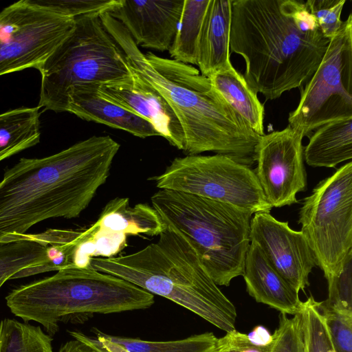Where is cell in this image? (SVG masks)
Listing matches in <instances>:
<instances>
[{
  "label": "cell",
  "mask_w": 352,
  "mask_h": 352,
  "mask_svg": "<svg viewBox=\"0 0 352 352\" xmlns=\"http://www.w3.org/2000/svg\"><path fill=\"white\" fill-rule=\"evenodd\" d=\"M330 39L302 0H232L230 51L245 60L243 76L266 100L302 87Z\"/></svg>",
  "instance_id": "cell-1"
},
{
  "label": "cell",
  "mask_w": 352,
  "mask_h": 352,
  "mask_svg": "<svg viewBox=\"0 0 352 352\" xmlns=\"http://www.w3.org/2000/svg\"><path fill=\"white\" fill-rule=\"evenodd\" d=\"M120 144L91 136L42 158H21L0 182V239L54 217H77L109 175Z\"/></svg>",
  "instance_id": "cell-2"
},
{
  "label": "cell",
  "mask_w": 352,
  "mask_h": 352,
  "mask_svg": "<svg viewBox=\"0 0 352 352\" xmlns=\"http://www.w3.org/2000/svg\"><path fill=\"white\" fill-rule=\"evenodd\" d=\"M100 19L122 50L131 70L153 86L171 107L183 130L186 155L212 151L237 160L246 152L254 131L208 78L191 65L151 52L144 54L109 13Z\"/></svg>",
  "instance_id": "cell-3"
},
{
  "label": "cell",
  "mask_w": 352,
  "mask_h": 352,
  "mask_svg": "<svg viewBox=\"0 0 352 352\" xmlns=\"http://www.w3.org/2000/svg\"><path fill=\"white\" fill-rule=\"evenodd\" d=\"M90 267L168 298L226 333L235 330L234 305L210 276L187 237L170 225L157 242L124 256L92 258Z\"/></svg>",
  "instance_id": "cell-4"
},
{
  "label": "cell",
  "mask_w": 352,
  "mask_h": 352,
  "mask_svg": "<svg viewBox=\"0 0 352 352\" xmlns=\"http://www.w3.org/2000/svg\"><path fill=\"white\" fill-rule=\"evenodd\" d=\"M10 311L34 321L53 336L59 322H79L94 314L144 309L153 294L119 277L89 268H68L13 289L6 296Z\"/></svg>",
  "instance_id": "cell-5"
},
{
  "label": "cell",
  "mask_w": 352,
  "mask_h": 352,
  "mask_svg": "<svg viewBox=\"0 0 352 352\" xmlns=\"http://www.w3.org/2000/svg\"><path fill=\"white\" fill-rule=\"evenodd\" d=\"M151 199L163 222L187 237L217 285L243 276L252 213L172 190L160 189Z\"/></svg>",
  "instance_id": "cell-6"
},
{
  "label": "cell",
  "mask_w": 352,
  "mask_h": 352,
  "mask_svg": "<svg viewBox=\"0 0 352 352\" xmlns=\"http://www.w3.org/2000/svg\"><path fill=\"white\" fill-rule=\"evenodd\" d=\"M72 33L37 69L41 75L38 107L65 112L73 86L129 80L133 72L124 54L98 15L74 18Z\"/></svg>",
  "instance_id": "cell-7"
},
{
  "label": "cell",
  "mask_w": 352,
  "mask_h": 352,
  "mask_svg": "<svg viewBox=\"0 0 352 352\" xmlns=\"http://www.w3.org/2000/svg\"><path fill=\"white\" fill-rule=\"evenodd\" d=\"M298 224L327 283L352 252V162L320 182L303 199Z\"/></svg>",
  "instance_id": "cell-8"
},
{
  "label": "cell",
  "mask_w": 352,
  "mask_h": 352,
  "mask_svg": "<svg viewBox=\"0 0 352 352\" xmlns=\"http://www.w3.org/2000/svg\"><path fill=\"white\" fill-rule=\"evenodd\" d=\"M151 179L159 189L200 196L252 214L272 208L254 170L221 155L176 157Z\"/></svg>",
  "instance_id": "cell-9"
},
{
  "label": "cell",
  "mask_w": 352,
  "mask_h": 352,
  "mask_svg": "<svg viewBox=\"0 0 352 352\" xmlns=\"http://www.w3.org/2000/svg\"><path fill=\"white\" fill-rule=\"evenodd\" d=\"M289 126L310 136L320 126L352 118V13L329 43L317 70L300 89Z\"/></svg>",
  "instance_id": "cell-10"
},
{
  "label": "cell",
  "mask_w": 352,
  "mask_h": 352,
  "mask_svg": "<svg viewBox=\"0 0 352 352\" xmlns=\"http://www.w3.org/2000/svg\"><path fill=\"white\" fill-rule=\"evenodd\" d=\"M74 18L34 0H21L0 12V76L39 66L72 33Z\"/></svg>",
  "instance_id": "cell-11"
},
{
  "label": "cell",
  "mask_w": 352,
  "mask_h": 352,
  "mask_svg": "<svg viewBox=\"0 0 352 352\" xmlns=\"http://www.w3.org/2000/svg\"><path fill=\"white\" fill-rule=\"evenodd\" d=\"M303 138L288 126L265 134L256 144L254 171L272 208L297 203L296 195L306 189Z\"/></svg>",
  "instance_id": "cell-12"
},
{
  "label": "cell",
  "mask_w": 352,
  "mask_h": 352,
  "mask_svg": "<svg viewBox=\"0 0 352 352\" xmlns=\"http://www.w3.org/2000/svg\"><path fill=\"white\" fill-rule=\"evenodd\" d=\"M250 239L256 244L273 267L298 292L309 286V276L317 266L314 255L300 231L289 228L270 212L254 213Z\"/></svg>",
  "instance_id": "cell-13"
},
{
  "label": "cell",
  "mask_w": 352,
  "mask_h": 352,
  "mask_svg": "<svg viewBox=\"0 0 352 352\" xmlns=\"http://www.w3.org/2000/svg\"><path fill=\"white\" fill-rule=\"evenodd\" d=\"M184 0H118L107 12L139 47L168 51L179 23Z\"/></svg>",
  "instance_id": "cell-14"
},
{
  "label": "cell",
  "mask_w": 352,
  "mask_h": 352,
  "mask_svg": "<svg viewBox=\"0 0 352 352\" xmlns=\"http://www.w3.org/2000/svg\"><path fill=\"white\" fill-rule=\"evenodd\" d=\"M131 78L106 85L100 89L109 98L149 122L172 146L183 151L182 126L166 100L133 71Z\"/></svg>",
  "instance_id": "cell-15"
},
{
  "label": "cell",
  "mask_w": 352,
  "mask_h": 352,
  "mask_svg": "<svg viewBox=\"0 0 352 352\" xmlns=\"http://www.w3.org/2000/svg\"><path fill=\"white\" fill-rule=\"evenodd\" d=\"M67 112L90 122L123 130L136 137L160 136L146 120L109 98L96 83L72 87L67 94Z\"/></svg>",
  "instance_id": "cell-16"
},
{
  "label": "cell",
  "mask_w": 352,
  "mask_h": 352,
  "mask_svg": "<svg viewBox=\"0 0 352 352\" xmlns=\"http://www.w3.org/2000/svg\"><path fill=\"white\" fill-rule=\"evenodd\" d=\"M243 276L247 292L256 302L286 314L301 312L303 302L298 292L273 267L254 243H250Z\"/></svg>",
  "instance_id": "cell-17"
},
{
  "label": "cell",
  "mask_w": 352,
  "mask_h": 352,
  "mask_svg": "<svg viewBox=\"0 0 352 352\" xmlns=\"http://www.w3.org/2000/svg\"><path fill=\"white\" fill-rule=\"evenodd\" d=\"M232 0H210L197 48V66L201 74L210 78L232 67L230 33Z\"/></svg>",
  "instance_id": "cell-18"
},
{
  "label": "cell",
  "mask_w": 352,
  "mask_h": 352,
  "mask_svg": "<svg viewBox=\"0 0 352 352\" xmlns=\"http://www.w3.org/2000/svg\"><path fill=\"white\" fill-rule=\"evenodd\" d=\"M100 230L126 235H160L166 228L156 210L146 204L130 206L126 197L109 201L94 223Z\"/></svg>",
  "instance_id": "cell-19"
},
{
  "label": "cell",
  "mask_w": 352,
  "mask_h": 352,
  "mask_svg": "<svg viewBox=\"0 0 352 352\" xmlns=\"http://www.w3.org/2000/svg\"><path fill=\"white\" fill-rule=\"evenodd\" d=\"M304 160L313 167L334 168L352 158V118L327 122L315 130L304 147Z\"/></svg>",
  "instance_id": "cell-20"
},
{
  "label": "cell",
  "mask_w": 352,
  "mask_h": 352,
  "mask_svg": "<svg viewBox=\"0 0 352 352\" xmlns=\"http://www.w3.org/2000/svg\"><path fill=\"white\" fill-rule=\"evenodd\" d=\"M212 87L260 136L265 135V107L243 75L232 66L208 78Z\"/></svg>",
  "instance_id": "cell-21"
},
{
  "label": "cell",
  "mask_w": 352,
  "mask_h": 352,
  "mask_svg": "<svg viewBox=\"0 0 352 352\" xmlns=\"http://www.w3.org/2000/svg\"><path fill=\"white\" fill-rule=\"evenodd\" d=\"M96 340L106 352H214L221 344L213 333L206 332L182 340L148 341L113 336L95 330Z\"/></svg>",
  "instance_id": "cell-22"
},
{
  "label": "cell",
  "mask_w": 352,
  "mask_h": 352,
  "mask_svg": "<svg viewBox=\"0 0 352 352\" xmlns=\"http://www.w3.org/2000/svg\"><path fill=\"white\" fill-rule=\"evenodd\" d=\"M40 107H21L0 113V162L40 141Z\"/></svg>",
  "instance_id": "cell-23"
},
{
  "label": "cell",
  "mask_w": 352,
  "mask_h": 352,
  "mask_svg": "<svg viewBox=\"0 0 352 352\" xmlns=\"http://www.w3.org/2000/svg\"><path fill=\"white\" fill-rule=\"evenodd\" d=\"M45 246L32 234L4 236L0 239V288L18 272L43 264Z\"/></svg>",
  "instance_id": "cell-24"
},
{
  "label": "cell",
  "mask_w": 352,
  "mask_h": 352,
  "mask_svg": "<svg viewBox=\"0 0 352 352\" xmlns=\"http://www.w3.org/2000/svg\"><path fill=\"white\" fill-rule=\"evenodd\" d=\"M210 0H184L176 34L168 50L171 59L197 65L201 31Z\"/></svg>",
  "instance_id": "cell-25"
},
{
  "label": "cell",
  "mask_w": 352,
  "mask_h": 352,
  "mask_svg": "<svg viewBox=\"0 0 352 352\" xmlns=\"http://www.w3.org/2000/svg\"><path fill=\"white\" fill-rule=\"evenodd\" d=\"M52 342L40 326L10 318L0 321V352H54Z\"/></svg>",
  "instance_id": "cell-26"
},
{
  "label": "cell",
  "mask_w": 352,
  "mask_h": 352,
  "mask_svg": "<svg viewBox=\"0 0 352 352\" xmlns=\"http://www.w3.org/2000/svg\"><path fill=\"white\" fill-rule=\"evenodd\" d=\"M94 231L84 238L76 247L74 268H89L93 256L111 258L116 255L126 245V235L98 229L95 223Z\"/></svg>",
  "instance_id": "cell-27"
},
{
  "label": "cell",
  "mask_w": 352,
  "mask_h": 352,
  "mask_svg": "<svg viewBox=\"0 0 352 352\" xmlns=\"http://www.w3.org/2000/svg\"><path fill=\"white\" fill-rule=\"evenodd\" d=\"M306 352H336L319 302L310 296L300 313Z\"/></svg>",
  "instance_id": "cell-28"
},
{
  "label": "cell",
  "mask_w": 352,
  "mask_h": 352,
  "mask_svg": "<svg viewBox=\"0 0 352 352\" xmlns=\"http://www.w3.org/2000/svg\"><path fill=\"white\" fill-rule=\"evenodd\" d=\"M336 352H352V313L335 309L319 302Z\"/></svg>",
  "instance_id": "cell-29"
},
{
  "label": "cell",
  "mask_w": 352,
  "mask_h": 352,
  "mask_svg": "<svg viewBox=\"0 0 352 352\" xmlns=\"http://www.w3.org/2000/svg\"><path fill=\"white\" fill-rule=\"evenodd\" d=\"M268 352H306L300 314L289 318L280 313Z\"/></svg>",
  "instance_id": "cell-30"
},
{
  "label": "cell",
  "mask_w": 352,
  "mask_h": 352,
  "mask_svg": "<svg viewBox=\"0 0 352 352\" xmlns=\"http://www.w3.org/2000/svg\"><path fill=\"white\" fill-rule=\"evenodd\" d=\"M345 0H307L306 6L316 19L322 34L331 39L340 30Z\"/></svg>",
  "instance_id": "cell-31"
},
{
  "label": "cell",
  "mask_w": 352,
  "mask_h": 352,
  "mask_svg": "<svg viewBox=\"0 0 352 352\" xmlns=\"http://www.w3.org/2000/svg\"><path fill=\"white\" fill-rule=\"evenodd\" d=\"M328 298L325 305L341 311L352 313V252L340 274L328 282Z\"/></svg>",
  "instance_id": "cell-32"
},
{
  "label": "cell",
  "mask_w": 352,
  "mask_h": 352,
  "mask_svg": "<svg viewBox=\"0 0 352 352\" xmlns=\"http://www.w3.org/2000/svg\"><path fill=\"white\" fill-rule=\"evenodd\" d=\"M37 3L76 18L85 15H98L108 12L118 0H34Z\"/></svg>",
  "instance_id": "cell-33"
},
{
  "label": "cell",
  "mask_w": 352,
  "mask_h": 352,
  "mask_svg": "<svg viewBox=\"0 0 352 352\" xmlns=\"http://www.w3.org/2000/svg\"><path fill=\"white\" fill-rule=\"evenodd\" d=\"M74 338L63 344L58 352H106L96 338L87 337L79 331H69Z\"/></svg>",
  "instance_id": "cell-34"
},
{
  "label": "cell",
  "mask_w": 352,
  "mask_h": 352,
  "mask_svg": "<svg viewBox=\"0 0 352 352\" xmlns=\"http://www.w3.org/2000/svg\"><path fill=\"white\" fill-rule=\"evenodd\" d=\"M245 338L248 344L260 348L269 347L273 341L272 334L263 325L256 326Z\"/></svg>",
  "instance_id": "cell-35"
},
{
  "label": "cell",
  "mask_w": 352,
  "mask_h": 352,
  "mask_svg": "<svg viewBox=\"0 0 352 352\" xmlns=\"http://www.w3.org/2000/svg\"><path fill=\"white\" fill-rule=\"evenodd\" d=\"M220 339H221V346L214 352H233L230 349L226 347L225 345L223 344V343L222 342L221 338H220Z\"/></svg>",
  "instance_id": "cell-36"
}]
</instances>
